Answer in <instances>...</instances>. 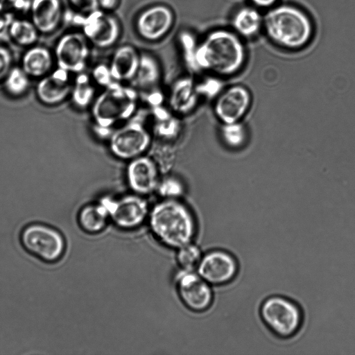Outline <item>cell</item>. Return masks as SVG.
<instances>
[{
	"instance_id": "obj_4",
	"label": "cell",
	"mask_w": 355,
	"mask_h": 355,
	"mask_svg": "<svg viewBox=\"0 0 355 355\" xmlns=\"http://www.w3.org/2000/svg\"><path fill=\"white\" fill-rule=\"evenodd\" d=\"M139 100V94L132 86L113 83L92 103L95 125L112 128L118 123L131 119L136 114Z\"/></svg>"
},
{
	"instance_id": "obj_11",
	"label": "cell",
	"mask_w": 355,
	"mask_h": 355,
	"mask_svg": "<svg viewBox=\"0 0 355 355\" xmlns=\"http://www.w3.org/2000/svg\"><path fill=\"white\" fill-rule=\"evenodd\" d=\"M89 54V46L85 35L71 32L58 40L53 55L58 67L69 73H79L85 69Z\"/></svg>"
},
{
	"instance_id": "obj_24",
	"label": "cell",
	"mask_w": 355,
	"mask_h": 355,
	"mask_svg": "<svg viewBox=\"0 0 355 355\" xmlns=\"http://www.w3.org/2000/svg\"><path fill=\"white\" fill-rule=\"evenodd\" d=\"M263 17L255 8L244 6L236 11L232 19L234 32L240 37L252 38L263 28Z\"/></svg>"
},
{
	"instance_id": "obj_3",
	"label": "cell",
	"mask_w": 355,
	"mask_h": 355,
	"mask_svg": "<svg viewBox=\"0 0 355 355\" xmlns=\"http://www.w3.org/2000/svg\"><path fill=\"white\" fill-rule=\"evenodd\" d=\"M263 28L270 41L290 50L305 46L313 34L309 16L300 8L288 4L269 10L263 17Z\"/></svg>"
},
{
	"instance_id": "obj_33",
	"label": "cell",
	"mask_w": 355,
	"mask_h": 355,
	"mask_svg": "<svg viewBox=\"0 0 355 355\" xmlns=\"http://www.w3.org/2000/svg\"><path fill=\"white\" fill-rule=\"evenodd\" d=\"M91 77L95 84L104 88L116 82L112 77L110 67L104 64H99L94 67Z\"/></svg>"
},
{
	"instance_id": "obj_1",
	"label": "cell",
	"mask_w": 355,
	"mask_h": 355,
	"mask_svg": "<svg viewBox=\"0 0 355 355\" xmlns=\"http://www.w3.org/2000/svg\"><path fill=\"white\" fill-rule=\"evenodd\" d=\"M148 219L153 235L171 248L178 249L191 243L196 233L192 212L178 199H163L156 203Z\"/></svg>"
},
{
	"instance_id": "obj_8",
	"label": "cell",
	"mask_w": 355,
	"mask_h": 355,
	"mask_svg": "<svg viewBox=\"0 0 355 355\" xmlns=\"http://www.w3.org/2000/svg\"><path fill=\"white\" fill-rule=\"evenodd\" d=\"M100 202L107 209L110 220L122 230L135 229L148 217L149 206L143 196L134 193L119 198L104 197Z\"/></svg>"
},
{
	"instance_id": "obj_23",
	"label": "cell",
	"mask_w": 355,
	"mask_h": 355,
	"mask_svg": "<svg viewBox=\"0 0 355 355\" xmlns=\"http://www.w3.org/2000/svg\"><path fill=\"white\" fill-rule=\"evenodd\" d=\"M109 220L108 211L100 201L83 206L79 210L77 216L78 224L80 229L91 234L102 232Z\"/></svg>"
},
{
	"instance_id": "obj_39",
	"label": "cell",
	"mask_w": 355,
	"mask_h": 355,
	"mask_svg": "<svg viewBox=\"0 0 355 355\" xmlns=\"http://www.w3.org/2000/svg\"><path fill=\"white\" fill-rule=\"evenodd\" d=\"M99 6L104 9H112L118 3V0H98Z\"/></svg>"
},
{
	"instance_id": "obj_6",
	"label": "cell",
	"mask_w": 355,
	"mask_h": 355,
	"mask_svg": "<svg viewBox=\"0 0 355 355\" xmlns=\"http://www.w3.org/2000/svg\"><path fill=\"white\" fill-rule=\"evenodd\" d=\"M259 314L268 330L282 339L294 336L303 322L300 306L283 296L273 295L264 300L260 306Z\"/></svg>"
},
{
	"instance_id": "obj_40",
	"label": "cell",
	"mask_w": 355,
	"mask_h": 355,
	"mask_svg": "<svg viewBox=\"0 0 355 355\" xmlns=\"http://www.w3.org/2000/svg\"><path fill=\"white\" fill-rule=\"evenodd\" d=\"M28 1H31V2L33 1V0H28Z\"/></svg>"
},
{
	"instance_id": "obj_21",
	"label": "cell",
	"mask_w": 355,
	"mask_h": 355,
	"mask_svg": "<svg viewBox=\"0 0 355 355\" xmlns=\"http://www.w3.org/2000/svg\"><path fill=\"white\" fill-rule=\"evenodd\" d=\"M54 55L43 46H31L21 58V69L30 78H42L49 73Z\"/></svg>"
},
{
	"instance_id": "obj_22",
	"label": "cell",
	"mask_w": 355,
	"mask_h": 355,
	"mask_svg": "<svg viewBox=\"0 0 355 355\" xmlns=\"http://www.w3.org/2000/svg\"><path fill=\"white\" fill-rule=\"evenodd\" d=\"M153 132L158 139L171 141L180 133L181 123L172 111L161 105L151 107Z\"/></svg>"
},
{
	"instance_id": "obj_27",
	"label": "cell",
	"mask_w": 355,
	"mask_h": 355,
	"mask_svg": "<svg viewBox=\"0 0 355 355\" xmlns=\"http://www.w3.org/2000/svg\"><path fill=\"white\" fill-rule=\"evenodd\" d=\"M157 145L152 144L149 155L156 164L160 173L168 174L174 167L176 151L175 148L167 141L159 140Z\"/></svg>"
},
{
	"instance_id": "obj_18",
	"label": "cell",
	"mask_w": 355,
	"mask_h": 355,
	"mask_svg": "<svg viewBox=\"0 0 355 355\" xmlns=\"http://www.w3.org/2000/svg\"><path fill=\"white\" fill-rule=\"evenodd\" d=\"M62 12L60 0H33L29 11L31 20L42 34H50L58 28Z\"/></svg>"
},
{
	"instance_id": "obj_5",
	"label": "cell",
	"mask_w": 355,
	"mask_h": 355,
	"mask_svg": "<svg viewBox=\"0 0 355 355\" xmlns=\"http://www.w3.org/2000/svg\"><path fill=\"white\" fill-rule=\"evenodd\" d=\"M19 241L27 253L48 264L60 261L67 248L65 238L60 231L40 222L24 226L19 232Z\"/></svg>"
},
{
	"instance_id": "obj_30",
	"label": "cell",
	"mask_w": 355,
	"mask_h": 355,
	"mask_svg": "<svg viewBox=\"0 0 355 355\" xmlns=\"http://www.w3.org/2000/svg\"><path fill=\"white\" fill-rule=\"evenodd\" d=\"M202 257L199 247L191 242L178 248L176 259L182 270H194Z\"/></svg>"
},
{
	"instance_id": "obj_17",
	"label": "cell",
	"mask_w": 355,
	"mask_h": 355,
	"mask_svg": "<svg viewBox=\"0 0 355 355\" xmlns=\"http://www.w3.org/2000/svg\"><path fill=\"white\" fill-rule=\"evenodd\" d=\"M173 14L166 6H152L141 13L137 21L140 35L148 40H156L164 35L173 22Z\"/></svg>"
},
{
	"instance_id": "obj_2",
	"label": "cell",
	"mask_w": 355,
	"mask_h": 355,
	"mask_svg": "<svg viewBox=\"0 0 355 355\" xmlns=\"http://www.w3.org/2000/svg\"><path fill=\"white\" fill-rule=\"evenodd\" d=\"M245 58V49L240 36L225 29L210 33L197 46L196 54L199 70L222 76L238 72Z\"/></svg>"
},
{
	"instance_id": "obj_36",
	"label": "cell",
	"mask_w": 355,
	"mask_h": 355,
	"mask_svg": "<svg viewBox=\"0 0 355 355\" xmlns=\"http://www.w3.org/2000/svg\"><path fill=\"white\" fill-rule=\"evenodd\" d=\"M9 10L24 13L30 11L32 2L28 0L2 1Z\"/></svg>"
},
{
	"instance_id": "obj_26",
	"label": "cell",
	"mask_w": 355,
	"mask_h": 355,
	"mask_svg": "<svg viewBox=\"0 0 355 355\" xmlns=\"http://www.w3.org/2000/svg\"><path fill=\"white\" fill-rule=\"evenodd\" d=\"M94 84L92 77L87 73H78L70 94L76 107L84 109L93 103L96 94Z\"/></svg>"
},
{
	"instance_id": "obj_15",
	"label": "cell",
	"mask_w": 355,
	"mask_h": 355,
	"mask_svg": "<svg viewBox=\"0 0 355 355\" xmlns=\"http://www.w3.org/2000/svg\"><path fill=\"white\" fill-rule=\"evenodd\" d=\"M78 22L83 26L87 39L98 47H109L119 38L120 28L117 20L98 9L86 17H80Z\"/></svg>"
},
{
	"instance_id": "obj_38",
	"label": "cell",
	"mask_w": 355,
	"mask_h": 355,
	"mask_svg": "<svg viewBox=\"0 0 355 355\" xmlns=\"http://www.w3.org/2000/svg\"><path fill=\"white\" fill-rule=\"evenodd\" d=\"M252 4L259 8H270L273 6L278 0H250Z\"/></svg>"
},
{
	"instance_id": "obj_13",
	"label": "cell",
	"mask_w": 355,
	"mask_h": 355,
	"mask_svg": "<svg viewBox=\"0 0 355 355\" xmlns=\"http://www.w3.org/2000/svg\"><path fill=\"white\" fill-rule=\"evenodd\" d=\"M252 97L250 91L240 85L224 90L216 100L214 110L223 123L239 122L250 108Z\"/></svg>"
},
{
	"instance_id": "obj_10",
	"label": "cell",
	"mask_w": 355,
	"mask_h": 355,
	"mask_svg": "<svg viewBox=\"0 0 355 355\" xmlns=\"http://www.w3.org/2000/svg\"><path fill=\"white\" fill-rule=\"evenodd\" d=\"M198 274L210 285L222 286L232 282L239 271V264L231 253L213 250L202 255L197 267Z\"/></svg>"
},
{
	"instance_id": "obj_28",
	"label": "cell",
	"mask_w": 355,
	"mask_h": 355,
	"mask_svg": "<svg viewBox=\"0 0 355 355\" xmlns=\"http://www.w3.org/2000/svg\"><path fill=\"white\" fill-rule=\"evenodd\" d=\"M30 77L21 67H12L3 80L8 94L19 97L25 94L30 86Z\"/></svg>"
},
{
	"instance_id": "obj_9",
	"label": "cell",
	"mask_w": 355,
	"mask_h": 355,
	"mask_svg": "<svg viewBox=\"0 0 355 355\" xmlns=\"http://www.w3.org/2000/svg\"><path fill=\"white\" fill-rule=\"evenodd\" d=\"M175 286L181 301L189 309L202 312L211 306L214 298L211 285L194 270L179 272Z\"/></svg>"
},
{
	"instance_id": "obj_34",
	"label": "cell",
	"mask_w": 355,
	"mask_h": 355,
	"mask_svg": "<svg viewBox=\"0 0 355 355\" xmlns=\"http://www.w3.org/2000/svg\"><path fill=\"white\" fill-rule=\"evenodd\" d=\"M12 68V53L7 47L0 44V82L4 80Z\"/></svg>"
},
{
	"instance_id": "obj_35",
	"label": "cell",
	"mask_w": 355,
	"mask_h": 355,
	"mask_svg": "<svg viewBox=\"0 0 355 355\" xmlns=\"http://www.w3.org/2000/svg\"><path fill=\"white\" fill-rule=\"evenodd\" d=\"M70 3L76 10L90 13L98 10L99 6L98 0H69Z\"/></svg>"
},
{
	"instance_id": "obj_20",
	"label": "cell",
	"mask_w": 355,
	"mask_h": 355,
	"mask_svg": "<svg viewBox=\"0 0 355 355\" xmlns=\"http://www.w3.org/2000/svg\"><path fill=\"white\" fill-rule=\"evenodd\" d=\"M140 55L134 47L124 45L114 53L110 69L114 80L118 83L132 82L139 68Z\"/></svg>"
},
{
	"instance_id": "obj_19",
	"label": "cell",
	"mask_w": 355,
	"mask_h": 355,
	"mask_svg": "<svg viewBox=\"0 0 355 355\" xmlns=\"http://www.w3.org/2000/svg\"><path fill=\"white\" fill-rule=\"evenodd\" d=\"M199 101V94L194 80L190 76L178 79L173 85L168 97L171 111L178 115L193 112Z\"/></svg>"
},
{
	"instance_id": "obj_14",
	"label": "cell",
	"mask_w": 355,
	"mask_h": 355,
	"mask_svg": "<svg viewBox=\"0 0 355 355\" xmlns=\"http://www.w3.org/2000/svg\"><path fill=\"white\" fill-rule=\"evenodd\" d=\"M128 162L126 180L132 192L143 196L155 192L161 173L153 159L144 155Z\"/></svg>"
},
{
	"instance_id": "obj_32",
	"label": "cell",
	"mask_w": 355,
	"mask_h": 355,
	"mask_svg": "<svg viewBox=\"0 0 355 355\" xmlns=\"http://www.w3.org/2000/svg\"><path fill=\"white\" fill-rule=\"evenodd\" d=\"M180 40L183 50L185 63L192 71H198L196 59L197 45L194 37L188 32H183L180 35Z\"/></svg>"
},
{
	"instance_id": "obj_25",
	"label": "cell",
	"mask_w": 355,
	"mask_h": 355,
	"mask_svg": "<svg viewBox=\"0 0 355 355\" xmlns=\"http://www.w3.org/2000/svg\"><path fill=\"white\" fill-rule=\"evenodd\" d=\"M7 33L16 44L30 47L37 41L40 32L31 20L12 19L8 26Z\"/></svg>"
},
{
	"instance_id": "obj_7",
	"label": "cell",
	"mask_w": 355,
	"mask_h": 355,
	"mask_svg": "<svg viewBox=\"0 0 355 355\" xmlns=\"http://www.w3.org/2000/svg\"><path fill=\"white\" fill-rule=\"evenodd\" d=\"M152 144V133L140 119H130L113 131L109 138L111 153L121 160L130 161L145 155Z\"/></svg>"
},
{
	"instance_id": "obj_37",
	"label": "cell",
	"mask_w": 355,
	"mask_h": 355,
	"mask_svg": "<svg viewBox=\"0 0 355 355\" xmlns=\"http://www.w3.org/2000/svg\"><path fill=\"white\" fill-rule=\"evenodd\" d=\"M12 17L8 8L3 1H0V35L7 32L8 26L12 20Z\"/></svg>"
},
{
	"instance_id": "obj_29",
	"label": "cell",
	"mask_w": 355,
	"mask_h": 355,
	"mask_svg": "<svg viewBox=\"0 0 355 355\" xmlns=\"http://www.w3.org/2000/svg\"><path fill=\"white\" fill-rule=\"evenodd\" d=\"M220 135L225 144L232 148H240L246 141V130L240 121L223 123Z\"/></svg>"
},
{
	"instance_id": "obj_16",
	"label": "cell",
	"mask_w": 355,
	"mask_h": 355,
	"mask_svg": "<svg viewBox=\"0 0 355 355\" xmlns=\"http://www.w3.org/2000/svg\"><path fill=\"white\" fill-rule=\"evenodd\" d=\"M71 88L69 72L58 67L41 78L37 85L36 94L42 103L53 106L63 102L71 94Z\"/></svg>"
},
{
	"instance_id": "obj_12",
	"label": "cell",
	"mask_w": 355,
	"mask_h": 355,
	"mask_svg": "<svg viewBox=\"0 0 355 355\" xmlns=\"http://www.w3.org/2000/svg\"><path fill=\"white\" fill-rule=\"evenodd\" d=\"M161 69L157 60L150 55H140L137 73L131 83L139 98L150 107L162 105L164 94L160 89Z\"/></svg>"
},
{
	"instance_id": "obj_31",
	"label": "cell",
	"mask_w": 355,
	"mask_h": 355,
	"mask_svg": "<svg viewBox=\"0 0 355 355\" xmlns=\"http://www.w3.org/2000/svg\"><path fill=\"white\" fill-rule=\"evenodd\" d=\"M155 192L163 199H178L184 193V186L178 177L167 175L159 180Z\"/></svg>"
}]
</instances>
